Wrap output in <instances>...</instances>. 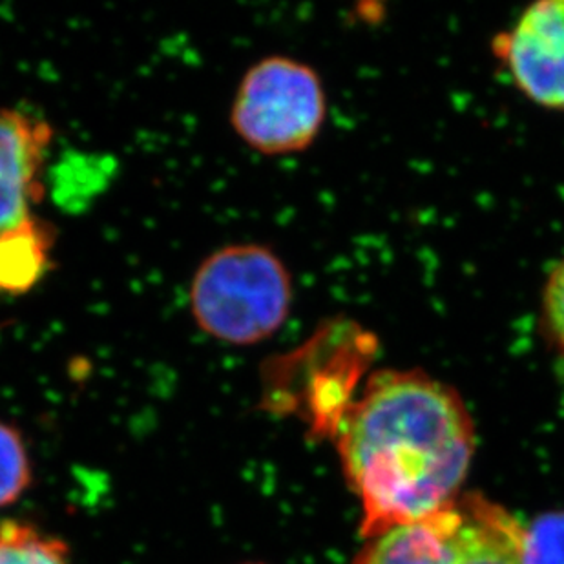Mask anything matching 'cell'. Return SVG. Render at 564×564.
I'll return each instance as SVG.
<instances>
[{
    "mask_svg": "<svg viewBox=\"0 0 564 564\" xmlns=\"http://www.w3.org/2000/svg\"><path fill=\"white\" fill-rule=\"evenodd\" d=\"M336 447L362 505V535L373 539L457 501L474 421L447 383L419 369H386L338 415Z\"/></svg>",
    "mask_w": 564,
    "mask_h": 564,
    "instance_id": "obj_1",
    "label": "cell"
},
{
    "mask_svg": "<svg viewBox=\"0 0 564 564\" xmlns=\"http://www.w3.org/2000/svg\"><path fill=\"white\" fill-rule=\"evenodd\" d=\"M293 304L288 267L271 249L254 243L213 252L191 285L192 316L216 340L252 346L276 333Z\"/></svg>",
    "mask_w": 564,
    "mask_h": 564,
    "instance_id": "obj_2",
    "label": "cell"
},
{
    "mask_svg": "<svg viewBox=\"0 0 564 564\" xmlns=\"http://www.w3.org/2000/svg\"><path fill=\"white\" fill-rule=\"evenodd\" d=\"M524 528L486 497L464 496L437 513L368 539L352 564H524Z\"/></svg>",
    "mask_w": 564,
    "mask_h": 564,
    "instance_id": "obj_3",
    "label": "cell"
},
{
    "mask_svg": "<svg viewBox=\"0 0 564 564\" xmlns=\"http://www.w3.org/2000/svg\"><path fill=\"white\" fill-rule=\"evenodd\" d=\"M324 86L307 64L267 57L241 80L232 107V127L263 154H293L313 143L325 121Z\"/></svg>",
    "mask_w": 564,
    "mask_h": 564,
    "instance_id": "obj_4",
    "label": "cell"
},
{
    "mask_svg": "<svg viewBox=\"0 0 564 564\" xmlns=\"http://www.w3.org/2000/svg\"><path fill=\"white\" fill-rule=\"evenodd\" d=\"M494 50L530 101L564 110V0L528 6Z\"/></svg>",
    "mask_w": 564,
    "mask_h": 564,
    "instance_id": "obj_5",
    "label": "cell"
},
{
    "mask_svg": "<svg viewBox=\"0 0 564 564\" xmlns=\"http://www.w3.org/2000/svg\"><path fill=\"white\" fill-rule=\"evenodd\" d=\"M52 128L28 113L0 108V182L39 185Z\"/></svg>",
    "mask_w": 564,
    "mask_h": 564,
    "instance_id": "obj_6",
    "label": "cell"
},
{
    "mask_svg": "<svg viewBox=\"0 0 564 564\" xmlns=\"http://www.w3.org/2000/svg\"><path fill=\"white\" fill-rule=\"evenodd\" d=\"M52 235L43 224L28 219L0 238V293H24L48 265Z\"/></svg>",
    "mask_w": 564,
    "mask_h": 564,
    "instance_id": "obj_7",
    "label": "cell"
},
{
    "mask_svg": "<svg viewBox=\"0 0 564 564\" xmlns=\"http://www.w3.org/2000/svg\"><path fill=\"white\" fill-rule=\"evenodd\" d=\"M0 564H69L68 549L28 524L6 522L0 528Z\"/></svg>",
    "mask_w": 564,
    "mask_h": 564,
    "instance_id": "obj_8",
    "label": "cell"
},
{
    "mask_svg": "<svg viewBox=\"0 0 564 564\" xmlns=\"http://www.w3.org/2000/svg\"><path fill=\"white\" fill-rule=\"evenodd\" d=\"M30 480L32 468L21 433L0 422V508L13 505L26 491Z\"/></svg>",
    "mask_w": 564,
    "mask_h": 564,
    "instance_id": "obj_9",
    "label": "cell"
},
{
    "mask_svg": "<svg viewBox=\"0 0 564 564\" xmlns=\"http://www.w3.org/2000/svg\"><path fill=\"white\" fill-rule=\"evenodd\" d=\"M524 564H564V513L539 519L524 528Z\"/></svg>",
    "mask_w": 564,
    "mask_h": 564,
    "instance_id": "obj_10",
    "label": "cell"
},
{
    "mask_svg": "<svg viewBox=\"0 0 564 564\" xmlns=\"http://www.w3.org/2000/svg\"><path fill=\"white\" fill-rule=\"evenodd\" d=\"M43 183L0 182V238L32 219V207L43 197Z\"/></svg>",
    "mask_w": 564,
    "mask_h": 564,
    "instance_id": "obj_11",
    "label": "cell"
},
{
    "mask_svg": "<svg viewBox=\"0 0 564 564\" xmlns=\"http://www.w3.org/2000/svg\"><path fill=\"white\" fill-rule=\"evenodd\" d=\"M543 316L555 346L564 352V260L555 265L544 288Z\"/></svg>",
    "mask_w": 564,
    "mask_h": 564,
    "instance_id": "obj_12",
    "label": "cell"
}]
</instances>
